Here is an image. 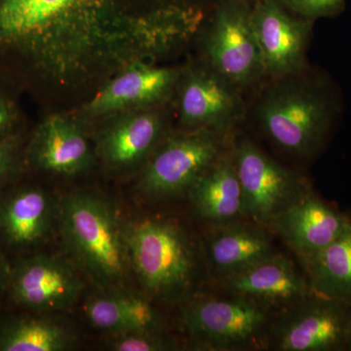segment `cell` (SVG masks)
<instances>
[{
  "label": "cell",
  "mask_w": 351,
  "mask_h": 351,
  "mask_svg": "<svg viewBox=\"0 0 351 351\" xmlns=\"http://www.w3.org/2000/svg\"><path fill=\"white\" fill-rule=\"evenodd\" d=\"M54 216L52 198L38 189H27L0 206V233L9 243L27 246L49 232Z\"/></svg>",
  "instance_id": "2e32d148"
},
{
  "label": "cell",
  "mask_w": 351,
  "mask_h": 351,
  "mask_svg": "<svg viewBox=\"0 0 351 351\" xmlns=\"http://www.w3.org/2000/svg\"><path fill=\"white\" fill-rule=\"evenodd\" d=\"M302 263L313 292L351 306V223L326 248Z\"/></svg>",
  "instance_id": "e0dca14e"
},
{
  "label": "cell",
  "mask_w": 351,
  "mask_h": 351,
  "mask_svg": "<svg viewBox=\"0 0 351 351\" xmlns=\"http://www.w3.org/2000/svg\"><path fill=\"white\" fill-rule=\"evenodd\" d=\"M161 122L154 113H143L117 126L106 138L105 152L117 165L137 162L159 138Z\"/></svg>",
  "instance_id": "ffe728a7"
},
{
  "label": "cell",
  "mask_w": 351,
  "mask_h": 351,
  "mask_svg": "<svg viewBox=\"0 0 351 351\" xmlns=\"http://www.w3.org/2000/svg\"><path fill=\"white\" fill-rule=\"evenodd\" d=\"M225 135L208 129H196L193 133L171 138L145 171L143 191L154 197H164L191 189L196 180L223 156Z\"/></svg>",
  "instance_id": "ba28073f"
},
{
  "label": "cell",
  "mask_w": 351,
  "mask_h": 351,
  "mask_svg": "<svg viewBox=\"0 0 351 351\" xmlns=\"http://www.w3.org/2000/svg\"><path fill=\"white\" fill-rule=\"evenodd\" d=\"M36 156L44 169L75 174L87 165L89 147L75 126L64 120L52 119L41 132Z\"/></svg>",
  "instance_id": "d6986e66"
},
{
  "label": "cell",
  "mask_w": 351,
  "mask_h": 351,
  "mask_svg": "<svg viewBox=\"0 0 351 351\" xmlns=\"http://www.w3.org/2000/svg\"><path fill=\"white\" fill-rule=\"evenodd\" d=\"M73 0H2L0 38H15L36 32Z\"/></svg>",
  "instance_id": "7402d4cb"
},
{
  "label": "cell",
  "mask_w": 351,
  "mask_h": 351,
  "mask_svg": "<svg viewBox=\"0 0 351 351\" xmlns=\"http://www.w3.org/2000/svg\"><path fill=\"white\" fill-rule=\"evenodd\" d=\"M281 4L304 19L338 16L345 10L346 0H279Z\"/></svg>",
  "instance_id": "484cf974"
},
{
  "label": "cell",
  "mask_w": 351,
  "mask_h": 351,
  "mask_svg": "<svg viewBox=\"0 0 351 351\" xmlns=\"http://www.w3.org/2000/svg\"><path fill=\"white\" fill-rule=\"evenodd\" d=\"M90 322L95 327L117 334L128 331L119 295L94 298L86 306Z\"/></svg>",
  "instance_id": "603a6c76"
},
{
  "label": "cell",
  "mask_w": 351,
  "mask_h": 351,
  "mask_svg": "<svg viewBox=\"0 0 351 351\" xmlns=\"http://www.w3.org/2000/svg\"><path fill=\"white\" fill-rule=\"evenodd\" d=\"M243 191L247 217L269 226L276 215L308 191L302 178L286 169L250 141H242L233 156Z\"/></svg>",
  "instance_id": "8992f818"
},
{
  "label": "cell",
  "mask_w": 351,
  "mask_h": 351,
  "mask_svg": "<svg viewBox=\"0 0 351 351\" xmlns=\"http://www.w3.org/2000/svg\"><path fill=\"white\" fill-rule=\"evenodd\" d=\"M125 242L136 274L152 294L175 299L186 295L195 285L197 251L179 223L144 219L129 230Z\"/></svg>",
  "instance_id": "7a4b0ae2"
},
{
  "label": "cell",
  "mask_w": 351,
  "mask_h": 351,
  "mask_svg": "<svg viewBox=\"0 0 351 351\" xmlns=\"http://www.w3.org/2000/svg\"><path fill=\"white\" fill-rule=\"evenodd\" d=\"M242 2L219 7L206 40L209 64L240 89L265 75L251 11Z\"/></svg>",
  "instance_id": "52a82bcc"
},
{
  "label": "cell",
  "mask_w": 351,
  "mask_h": 351,
  "mask_svg": "<svg viewBox=\"0 0 351 351\" xmlns=\"http://www.w3.org/2000/svg\"><path fill=\"white\" fill-rule=\"evenodd\" d=\"M351 223L311 189L269 221V228L302 261L326 248Z\"/></svg>",
  "instance_id": "30bf717a"
},
{
  "label": "cell",
  "mask_w": 351,
  "mask_h": 351,
  "mask_svg": "<svg viewBox=\"0 0 351 351\" xmlns=\"http://www.w3.org/2000/svg\"><path fill=\"white\" fill-rule=\"evenodd\" d=\"M110 346L117 351H163L175 348L160 332L137 331L119 332L112 339Z\"/></svg>",
  "instance_id": "d4e9b609"
},
{
  "label": "cell",
  "mask_w": 351,
  "mask_h": 351,
  "mask_svg": "<svg viewBox=\"0 0 351 351\" xmlns=\"http://www.w3.org/2000/svg\"><path fill=\"white\" fill-rule=\"evenodd\" d=\"M189 191L196 211L203 219L218 225L247 217L243 191L233 157H219Z\"/></svg>",
  "instance_id": "9a60e30c"
},
{
  "label": "cell",
  "mask_w": 351,
  "mask_h": 351,
  "mask_svg": "<svg viewBox=\"0 0 351 351\" xmlns=\"http://www.w3.org/2000/svg\"><path fill=\"white\" fill-rule=\"evenodd\" d=\"M251 15L265 75L276 80L306 69L313 20L289 15L278 0H258Z\"/></svg>",
  "instance_id": "9c48e42d"
},
{
  "label": "cell",
  "mask_w": 351,
  "mask_h": 351,
  "mask_svg": "<svg viewBox=\"0 0 351 351\" xmlns=\"http://www.w3.org/2000/svg\"><path fill=\"white\" fill-rule=\"evenodd\" d=\"M223 281L232 294L248 298L269 308H287L313 292L308 279L289 258L277 253Z\"/></svg>",
  "instance_id": "4fadbf2b"
},
{
  "label": "cell",
  "mask_w": 351,
  "mask_h": 351,
  "mask_svg": "<svg viewBox=\"0 0 351 351\" xmlns=\"http://www.w3.org/2000/svg\"><path fill=\"white\" fill-rule=\"evenodd\" d=\"M201 298L184 307L182 321L210 350H258L269 345L271 308L242 295Z\"/></svg>",
  "instance_id": "277c9868"
},
{
  "label": "cell",
  "mask_w": 351,
  "mask_h": 351,
  "mask_svg": "<svg viewBox=\"0 0 351 351\" xmlns=\"http://www.w3.org/2000/svg\"><path fill=\"white\" fill-rule=\"evenodd\" d=\"M346 350L351 351V314L350 322H348V334H346Z\"/></svg>",
  "instance_id": "f1b7e54d"
},
{
  "label": "cell",
  "mask_w": 351,
  "mask_h": 351,
  "mask_svg": "<svg viewBox=\"0 0 351 351\" xmlns=\"http://www.w3.org/2000/svg\"><path fill=\"white\" fill-rule=\"evenodd\" d=\"M61 223L69 250L97 282L108 286L122 280L126 242L105 200L91 195L69 196L62 204Z\"/></svg>",
  "instance_id": "3957f363"
},
{
  "label": "cell",
  "mask_w": 351,
  "mask_h": 351,
  "mask_svg": "<svg viewBox=\"0 0 351 351\" xmlns=\"http://www.w3.org/2000/svg\"><path fill=\"white\" fill-rule=\"evenodd\" d=\"M73 346L71 332L49 319H22L0 334V350L63 351Z\"/></svg>",
  "instance_id": "44dd1931"
},
{
  "label": "cell",
  "mask_w": 351,
  "mask_h": 351,
  "mask_svg": "<svg viewBox=\"0 0 351 351\" xmlns=\"http://www.w3.org/2000/svg\"><path fill=\"white\" fill-rule=\"evenodd\" d=\"M182 121L197 129L226 134L241 119L240 88L209 64L191 71L180 98Z\"/></svg>",
  "instance_id": "8fae6325"
},
{
  "label": "cell",
  "mask_w": 351,
  "mask_h": 351,
  "mask_svg": "<svg viewBox=\"0 0 351 351\" xmlns=\"http://www.w3.org/2000/svg\"><path fill=\"white\" fill-rule=\"evenodd\" d=\"M351 306L313 292L274 321L269 343L280 351L346 350Z\"/></svg>",
  "instance_id": "5b68a950"
},
{
  "label": "cell",
  "mask_w": 351,
  "mask_h": 351,
  "mask_svg": "<svg viewBox=\"0 0 351 351\" xmlns=\"http://www.w3.org/2000/svg\"><path fill=\"white\" fill-rule=\"evenodd\" d=\"M82 282L63 261L36 256L24 261L12 280L14 299L38 311H55L69 307L77 300Z\"/></svg>",
  "instance_id": "7c38bea8"
},
{
  "label": "cell",
  "mask_w": 351,
  "mask_h": 351,
  "mask_svg": "<svg viewBox=\"0 0 351 351\" xmlns=\"http://www.w3.org/2000/svg\"><path fill=\"white\" fill-rule=\"evenodd\" d=\"M176 73L168 69L138 66L108 85L92 103V108L107 112L131 105L159 100L169 92Z\"/></svg>",
  "instance_id": "ac0fdd59"
},
{
  "label": "cell",
  "mask_w": 351,
  "mask_h": 351,
  "mask_svg": "<svg viewBox=\"0 0 351 351\" xmlns=\"http://www.w3.org/2000/svg\"><path fill=\"white\" fill-rule=\"evenodd\" d=\"M276 80L258 104L260 125L287 154L313 157L322 149L341 113L338 89L328 76L306 69Z\"/></svg>",
  "instance_id": "6da1fadb"
},
{
  "label": "cell",
  "mask_w": 351,
  "mask_h": 351,
  "mask_svg": "<svg viewBox=\"0 0 351 351\" xmlns=\"http://www.w3.org/2000/svg\"><path fill=\"white\" fill-rule=\"evenodd\" d=\"M5 265H4L3 261L0 258V283L3 281L4 277H5Z\"/></svg>",
  "instance_id": "f546056e"
},
{
  "label": "cell",
  "mask_w": 351,
  "mask_h": 351,
  "mask_svg": "<svg viewBox=\"0 0 351 351\" xmlns=\"http://www.w3.org/2000/svg\"><path fill=\"white\" fill-rule=\"evenodd\" d=\"M128 331L160 332L156 309L149 302L135 295H119Z\"/></svg>",
  "instance_id": "cb8c5ba5"
},
{
  "label": "cell",
  "mask_w": 351,
  "mask_h": 351,
  "mask_svg": "<svg viewBox=\"0 0 351 351\" xmlns=\"http://www.w3.org/2000/svg\"><path fill=\"white\" fill-rule=\"evenodd\" d=\"M9 159H10V152L5 144L0 143V184L6 174L8 168Z\"/></svg>",
  "instance_id": "4316f807"
},
{
  "label": "cell",
  "mask_w": 351,
  "mask_h": 351,
  "mask_svg": "<svg viewBox=\"0 0 351 351\" xmlns=\"http://www.w3.org/2000/svg\"><path fill=\"white\" fill-rule=\"evenodd\" d=\"M240 1H246V0H240Z\"/></svg>",
  "instance_id": "4dcf8cb0"
},
{
  "label": "cell",
  "mask_w": 351,
  "mask_h": 351,
  "mask_svg": "<svg viewBox=\"0 0 351 351\" xmlns=\"http://www.w3.org/2000/svg\"><path fill=\"white\" fill-rule=\"evenodd\" d=\"M206 252L212 269L223 279L276 253L260 225L239 221L218 223L208 239Z\"/></svg>",
  "instance_id": "5bb4252c"
},
{
  "label": "cell",
  "mask_w": 351,
  "mask_h": 351,
  "mask_svg": "<svg viewBox=\"0 0 351 351\" xmlns=\"http://www.w3.org/2000/svg\"><path fill=\"white\" fill-rule=\"evenodd\" d=\"M9 121V113L5 106L3 104L0 103V130L3 128L4 126L8 123Z\"/></svg>",
  "instance_id": "83f0119b"
}]
</instances>
